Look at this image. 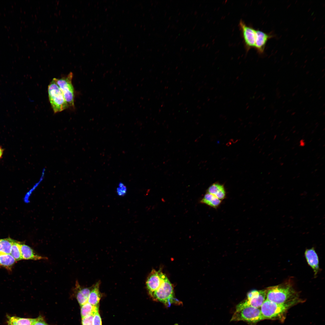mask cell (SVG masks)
I'll list each match as a JSON object with an SVG mask.
<instances>
[{
	"label": "cell",
	"mask_w": 325,
	"mask_h": 325,
	"mask_svg": "<svg viewBox=\"0 0 325 325\" xmlns=\"http://www.w3.org/2000/svg\"><path fill=\"white\" fill-rule=\"evenodd\" d=\"M146 284L149 295L154 300L168 307L172 304L180 302L175 297L172 284L161 270L153 269L147 278Z\"/></svg>",
	"instance_id": "1"
},
{
	"label": "cell",
	"mask_w": 325,
	"mask_h": 325,
	"mask_svg": "<svg viewBox=\"0 0 325 325\" xmlns=\"http://www.w3.org/2000/svg\"><path fill=\"white\" fill-rule=\"evenodd\" d=\"M300 299L291 279L267 289L266 299L277 303H283Z\"/></svg>",
	"instance_id": "2"
},
{
	"label": "cell",
	"mask_w": 325,
	"mask_h": 325,
	"mask_svg": "<svg viewBox=\"0 0 325 325\" xmlns=\"http://www.w3.org/2000/svg\"><path fill=\"white\" fill-rule=\"evenodd\" d=\"M302 301L300 298L283 303H277L266 299L260 309L264 319L282 320L289 308Z\"/></svg>",
	"instance_id": "3"
},
{
	"label": "cell",
	"mask_w": 325,
	"mask_h": 325,
	"mask_svg": "<svg viewBox=\"0 0 325 325\" xmlns=\"http://www.w3.org/2000/svg\"><path fill=\"white\" fill-rule=\"evenodd\" d=\"M48 92L49 101L54 113L68 108L63 94L57 84L56 78H53L49 84Z\"/></svg>",
	"instance_id": "4"
},
{
	"label": "cell",
	"mask_w": 325,
	"mask_h": 325,
	"mask_svg": "<svg viewBox=\"0 0 325 325\" xmlns=\"http://www.w3.org/2000/svg\"><path fill=\"white\" fill-rule=\"evenodd\" d=\"M264 320L260 308L247 306L236 310L231 321H243L255 324Z\"/></svg>",
	"instance_id": "5"
},
{
	"label": "cell",
	"mask_w": 325,
	"mask_h": 325,
	"mask_svg": "<svg viewBox=\"0 0 325 325\" xmlns=\"http://www.w3.org/2000/svg\"><path fill=\"white\" fill-rule=\"evenodd\" d=\"M73 76V73L71 72L65 77L56 78L57 84L63 94L68 108L72 109L74 108V89L72 83Z\"/></svg>",
	"instance_id": "6"
},
{
	"label": "cell",
	"mask_w": 325,
	"mask_h": 325,
	"mask_svg": "<svg viewBox=\"0 0 325 325\" xmlns=\"http://www.w3.org/2000/svg\"><path fill=\"white\" fill-rule=\"evenodd\" d=\"M267 289L253 290L249 292L246 299L237 305L236 310L247 306L260 308L266 299Z\"/></svg>",
	"instance_id": "7"
},
{
	"label": "cell",
	"mask_w": 325,
	"mask_h": 325,
	"mask_svg": "<svg viewBox=\"0 0 325 325\" xmlns=\"http://www.w3.org/2000/svg\"><path fill=\"white\" fill-rule=\"evenodd\" d=\"M239 26L246 50L255 48L256 29L246 25L242 20L239 22Z\"/></svg>",
	"instance_id": "8"
},
{
	"label": "cell",
	"mask_w": 325,
	"mask_h": 325,
	"mask_svg": "<svg viewBox=\"0 0 325 325\" xmlns=\"http://www.w3.org/2000/svg\"><path fill=\"white\" fill-rule=\"evenodd\" d=\"M305 255L308 264L313 270L314 275H316L320 271L319 260L317 255L313 248L306 249Z\"/></svg>",
	"instance_id": "9"
},
{
	"label": "cell",
	"mask_w": 325,
	"mask_h": 325,
	"mask_svg": "<svg viewBox=\"0 0 325 325\" xmlns=\"http://www.w3.org/2000/svg\"><path fill=\"white\" fill-rule=\"evenodd\" d=\"M271 36L262 31L256 30L255 48L259 53L262 54L263 52L266 44Z\"/></svg>",
	"instance_id": "10"
},
{
	"label": "cell",
	"mask_w": 325,
	"mask_h": 325,
	"mask_svg": "<svg viewBox=\"0 0 325 325\" xmlns=\"http://www.w3.org/2000/svg\"><path fill=\"white\" fill-rule=\"evenodd\" d=\"M20 249L23 259L35 260L46 259L47 258L36 254L29 246L20 243Z\"/></svg>",
	"instance_id": "11"
},
{
	"label": "cell",
	"mask_w": 325,
	"mask_h": 325,
	"mask_svg": "<svg viewBox=\"0 0 325 325\" xmlns=\"http://www.w3.org/2000/svg\"><path fill=\"white\" fill-rule=\"evenodd\" d=\"M217 197L221 200L226 197V191L224 185L218 183H215L211 185L207 189V192Z\"/></svg>",
	"instance_id": "12"
},
{
	"label": "cell",
	"mask_w": 325,
	"mask_h": 325,
	"mask_svg": "<svg viewBox=\"0 0 325 325\" xmlns=\"http://www.w3.org/2000/svg\"><path fill=\"white\" fill-rule=\"evenodd\" d=\"M100 282L98 281L92 286V289L89 295L88 302L95 306H98L101 299V294L99 291Z\"/></svg>",
	"instance_id": "13"
},
{
	"label": "cell",
	"mask_w": 325,
	"mask_h": 325,
	"mask_svg": "<svg viewBox=\"0 0 325 325\" xmlns=\"http://www.w3.org/2000/svg\"><path fill=\"white\" fill-rule=\"evenodd\" d=\"M76 286L79 289L76 295V298L81 306L88 302L89 295L93 286L88 288H81L79 283H77Z\"/></svg>",
	"instance_id": "14"
},
{
	"label": "cell",
	"mask_w": 325,
	"mask_h": 325,
	"mask_svg": "<svg viewBox=\"0 0 325 325\" xmlns=\"http://www.w3.org/2000/svg\"><path fill=\"white\" fill-rule=\"evenodd\" d=\"M200 202L216 209L221 204V201L215 196L207 193L201 200Z\"/></svg>",
	"instance_id": "15"
},
{
	"label": "cell",
	"mask_w": 325,
	"mask_h": 325,
	"mask_svg": "<svg viewBox=\"0 0 325 325\" xmlns=\"http://www.w3.org/2000/svg\"><path fill=\"white\" fill-rule=\"evenodd\" d=\"M16 260L10 254L0 253V266L11 270Z\"/></svg>",
	"instance_id": "16"
},
{
	"label": "cell",
	"mask_w": 325,
	"mask_h": 325,
	"mask_svg": "<svg viewBox=\"0 0 325 325\" xmlns=\"http://www.w3.org/2000/svg\"><path fill=\"white\" fill-rule=\"evenodd\" d=\"M36 318H25L15 316L9 317L8 325H33Z\"/></svg>",
	"instance_id": "17"
},
{
	"label": "cell",
	"mask_w": 325,
	"mask_h": 325,
	"mask_svg": "<svg viewBox=\"0 0 325 325\" xmlns=\"http://www.w3.org/2000/svg\"><path fill=\"white\" fill-rule=\"evenodd\" d=\"M99 312L98 306L93 305L88 302L81 306L82 318L90 315H93Z\"/></svg>",
	"instance_id": "18"
},
{
	"label": "cell",
	"mask_w": 325,
	"mask_h": 325,
	"mask_svg": "<svg viewBox=\"0 0 325 325\" xmlns=\"http://www.w3.org/2000/svg\"><path fill=\"white\" fill-rule=\"evenodd\" d=\"M14 240L10 238L0 239V253L10 254L12 245Z\"/></svg>",
	"instance_id": "19"
},
{
	"label": "cell",
	"mask_w": 325,
	"mask_h": 325,
	"mask_svg": "<svg viewBox=\"0 0 325 325\" xmlns=\"http://www.w3.org/2000/svg\"><path fill=\"white\" fill-rule=\"evenodd\" d=\"M20 242L14 240L12 244L10 254L16 261L22 260L20 246Z\"/></svg>",
	"instance_id": "20"
},
{
	"label": "cell",
	"mask_w": 325,
	"mask_h": 325,
	"mask_svg": "<svg viewBox=\"0 0 325 325\" xmlns=\"http://www.w3.org/2000/svg\"><path fill=\"white\" fill-rule=\"evenodd\" d=\"M118 195L123 196L125 195L127 191V189L126 186L122 183H120L116 190Z\"/></svg>",
	"instance_id": "21"
},
{
	"label": "cell",
	"mask_w": 325,
	"mask_h": 325,
	"mask_svg": "<svg viewBox=\"0 0 325 325\" xmlns=\"http://www.w3.org/2000/svg\"><path fill=\"white\" fill-rule=\"evenodd\" d=\"M93 315H90L82 319V325H93Z\"/></svg>",
	"instance_id": "22"
},
{
	"label": "cell",
	"mask_w": 325,
	"mask_h": 325,
	"mask_svg": "<svg viewBox=\"0 0 325 325\" xmlns=\"http://www.w3.org/2000/svg\"><path fill=\"white\" fill-rule=\"evenodd\" d=\"M93 325H102V320L99 312L93 316Z\"/></svg>",
	"instance_id": "23"
},
{
	"label": "cell",
	"mask_w": 325,
	"mask_h": 325,
	"mask_svg": "<svg viewBox=\"0 0 325 325\" xmlns=\"http://www.w3.org/2000/svg\"><path fill=\"white\" fill-rule=\"evenodd\" d=\"M33 325H50L48 324L41 316L36 318Z\"/></svg>",
	"instance_id": "24"
},
{
	"label": "cell",
	"mask_w": 325,
	"mask_h": 325,
	"mask_svg": "<svg viewBox=\"0 0 325 325\" xmlns=\"http://www.w3.org/2000/svg\"><path fill=\"white\" fill-rule=\"evenodd\" d=\"M299 144L300 146L303 147L305 146V143L304 140L303 139H301L299 141Z\"/></svg>",
	"instance_id": "25"
},
{
	"label": "cell",
	"mask_w": 325,
	"mask_h": 325,
	"mask_svg": "<svg viewBox=\"0 0 325 325\" xmlns=\"http://www.w3.org/2000/svg\"><path fill=\"white\" fill-rule=\"evenodd\" d=\"M4 150L2 147L0 146V159L2 158Z\"/></svg>",
	"instance_id": "26"
}]
</instances>
